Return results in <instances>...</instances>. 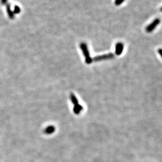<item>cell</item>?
I'll use <instances>...</instances> for the list:
<instances>
[{
	"label": "cell",
	"mask_w": 162,
	"mask_h": 162,
	"mask_svg": "<svg viewBox=\"0 0 162 162\" xmlns=\"http://www.w3.org/2000/svg\"><path fill=\"white\" fill-rule=\"evenodd\" d=\"M158 52L160 54V56H161V58H162V49H160L158 50Z\"/></svg>",
	"instance_id": "12"
},
{
	"label": "cell",
	"mask_w": 162,
	"mask_h": 162,
	"mask_svg": "<svg viewBox=\"0 0 162 162\" xmlns=\"http://www.w3.org/2000/svg\"><path fill=\"white\" fill-rule=\"evenodd\" d=\"M70 100L72 101L73 104L75 105L78 104L79 102H78V100L77 99L76 96H75L74 94L71 93L70 95Z\"/></svg>",
	"instance_id": "8"
},
{
	"label": "cell",
	"mask_w": 162,
	"mask_h": 162,
	"mask_svg": "<svg viewBox=\"0 0 162 162\" xmlns=\"http://www.w3.org/2000/svg\"><path fill=\"white\" fill-rule=\"evenodd\" d=\"M6 8H7V13H8V15L9 18L11 20L14 19V14L13 13V11L11 10L10 4H8L7 5Z\"/></svg>",
	"instance_id": "5"
},
{
	"label": "cell",
	"mask_w": 162,
	"mask_h": 162,
	"mask_svg": "<svg viewBox=\"0 0 162 162\" xmlns=\"http://www.w3.org/2000/svg\"><path fill=\"white\" fill-rule=\"evenodd\" d=\"M13 11L14 14H19L21 12V9L19 7H18L17 5H15Z\"/></svg>",
	"instance_id": "9"
},
{
	"label": "cell",
	"mask_w": 162,
	"mask_h": 162,
	"mask_svg": "<svg viewBox=\"0 0 162 162\" xmlns=\"http://www.w3.org/2000/svg\"><path fill=\"white\" fill-rule=\"evenodd\" d=\"M83 108L82 106L78 104L74 105V107L73 108V111H74L75 114H79V113H80L81 111L83 110Z\"/></svg>",
	"instance_id": "7"
},
{
	"label": "cell",
	"mask_w": 162,
	"mask_h": 162,
	"mask_svg": "<svg viewBox=\"0 0 162 162\" xmlns=\"http://www.w3.org/2000/svg\"><path fill=\"white\" fill-rule=\"evenodd\" d=\"M55 130H56V128L54 126H49L45 128L44 130V133L46 134H51L54 133Z\"/></svg>",
	"instance_id": "6"
},
{
	"label": "cell",
	"mask_w": 162,
	"mask_h": 162,
	"mask_svg": "<svg viewBox=\"0 0 162 162\" xmlns=\"http://www.w3.org/2000/svg\"><path fill=\"white\" fill-rule=\"evenodd\" d=\"M7 2H8V0H1V3L3 5H5V4H7Z\"/></svg>",
	"instance_id": "11"
},
{
	"label": "cell",
	"mask_w": 162,
	"mask_h": 162,
	"mask_svg": "<svg viewBox=\"0 0 162 162\" xmlns=\"http://www.w3.org/2000/svg\"><path fill=\"white\" fill-rule=\"evenodd\" d=\"M114 57V54L113 53L106 54H104L102 56H96L95 57L92 59L94 62H98L102 60H108V59H111L113 58Z\"/></svg>",
	"instance_id": "3"
},
{
	"label": "cell",
	"mask_w": 162,
	"mask_h": 162,
	"mask_svg": "<svg viewBox=\"0 0 162 162\" xmlns=\"http://www.w3.org/2000/svg\"><path fill=\"white\" fill-rule=\"evenodd\" d=\"M160 20L159 19H156L154 20L151 23L146 26V31L147 33H151V32H153L154 29L160 24Z\"/></svg>",
	"instance_id": "2"
},
{
	"label": "cell",
	"mask_w": 162,
	"mask_h": 162,
	"mask_svg": "<svg viewBox=\"0 0 162 162\" xmlns=\"http://www.w3.org/2000/svg\"><path fill=\"white\" fill-rule=\"evenodd\" d=\"M80 48L83 52L84 56L86 58V62L87 64H91L93 61L92 58L90 56V53L88 50V46L86 44V43H82L80 44Z\"/></svg>",
	"instance_id": "1"
},
{
	"label": "cell",
	"mask_w": 162,
	"mask_h": 162,
	"mask_svg": "<svg viewBox=\"0 0 162 162\" xmlns=\"http://www.w3.org/2000/svg\"><path fill=\"white\" fill-rule=\"evenodd\" d=\"M124 50V44L121 42H118L115 46V54L117 56H120Z\"/></svg>",
	"instance_id": "4"
},
{
	"label": "cell",
	"mask_w": 162,
	"mask_h": 162,
	"mask_svg": "<svg viewBox=\"0 0 162 162\" xmlns=\"http://www.w3.org/2000/svg\"><path fill=\"white\" fill-rule=\"evenodd\" d=\"M160 10L162 11V7L161 8V9H160Z\"/></svg>",
	"instance_id": "13"
},
{
	"label": "cell",
	"mask_w": 162,
	"mask_h": 162,
	"mask_svg": "<svg viewBox=\"0 0 162 162\" xmlns=\"http://www.w3.org/2000/svg\"><path fill=\"white\" fill-rule=\"evenodd\" d=\"M125 0H115V4L116 5H119L123 3L124 2Z\"/></svg>",
	"instance_id": "10"
}]
</instances>
